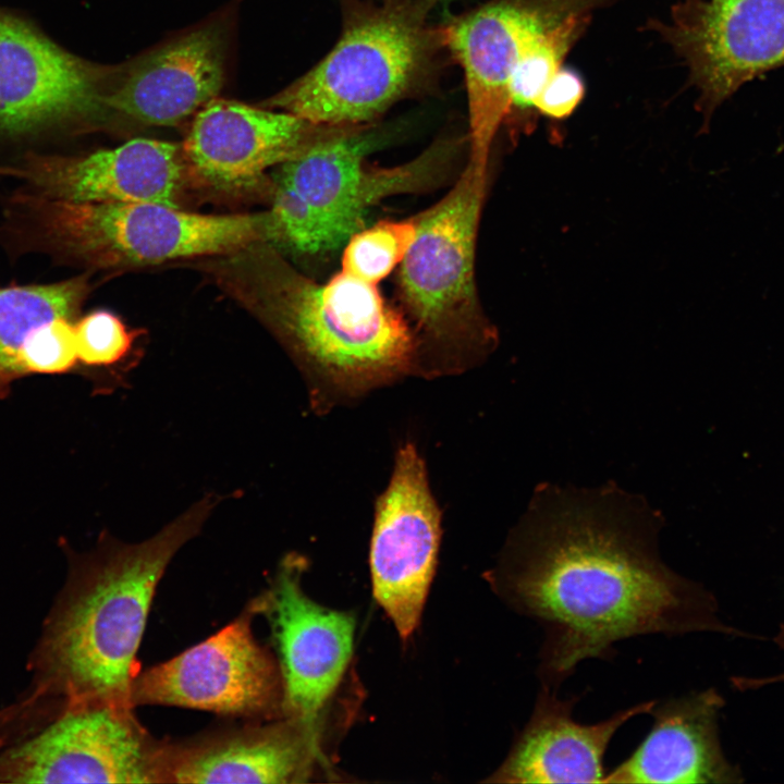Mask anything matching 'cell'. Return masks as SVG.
<instances>
[{"mask_svg": "<svg viewBox=\"0 0 784 784\" xmlns=\"http://www.w3.org/2000/svg\"><path fill=\"white\" fill-rule=\"evenodd\" d=\"M536 505L488 580L542 626V687L558 690L579 662L608 660L616 641L634 636L751 637L721 620L703 585L661 561L652 522L617 498L548 495Z\"/></svg>", "mask_w": 784, "mask_h": 784, "instance_id": "1", "label": "cell"}, {"mask_svg": "<svg viewBox=\"0 0 784 784\" xmlns=\"http://www.w3.org/2000/svg\"><path fill=\"white\" fill-rule=\"evenodd\" d=\"M221 500L203 497L140 542L105 531L91 550H69L65 584L30 654L32 685L0 710L11 731L27 734L66 707L85 702L132 707L136 654L159 581Z\"/></svg>", "mask_w": 784, "mask_h": 784, "instance_id": "2", "label": "cell"}, {"mask_svg": "<svg viewBox=\"0 0 784 784\" xmlns=\"http://www.w3.org/2000/svg\"><path fill=\"white\" fill-rule=\"evenodd\" d=\"M275 287V326L313 408L323 412L415 375L409 322L377 285L341 270L324 283L284 270Z\"/></svg>", "mask_w": 784, "mask_h": 784, "instance_id": "3", "label": "cell"}, {"mask_svg": "<svg viewBox=\"0 0 784 784\" xmlns=\"http://www.w3.org/2000/svg\"><path fill=\"white\" fill-rule=\"evenodd\" d=\"M380 139L364 124L332 126L280 164L268 210L271 243L299 256L333 254L380 201L438 187L456 168L455 139L437 140L400 166H369Z\"/></svg>", "mask_w": 784, "mask_h": 784, "instance_id": "4", "label": "cell"}, {"mask_svg": "<svg viewBox=\"0 0 784 784\" xmlns=\"http://www.w3.org/2000/svg\"><path fill=\"white\" fill-rule=\"evenodd\" d=\"M488 166L470 160L452 188L416 219V237L401 262V311L416 341V373L457 375L497 343L476 285V243Z\"/></svg>", "mask_w": 784, "mask_h": 784, "instance_id": "5", "label": "cell"}, {"mask_svg": "<svg viewBox=\"0 0 784 784\" xmlns=\"http://www.w3.org/2000/svg\"><path fill=\"white\" fill-rule=\"evenodd\" d=\"M33 203L51 244L100 266L229 254L271 241L268 211L217 216L160 203H74L42 196Z\"/></svg>", "mask_w": 784, "mask_h": 784, "instance_id": "6", "label": "cell"}, {"mask_svg": "<svg viewBox=\"0 0 784 784\" xmlns=\"http://www.w3.org/2000/svg\"><path fill=\"white\" fill-rule=\"evenodd\" d=\"M427 47V32L413 19L373 13L351 24L322 61L266 106L314 124H365L409 87Z\"/></svg>", "mask_w": 784, "mask_h": 784, "instance_id": "7", "label": "cell"}, {"mask_svg": "<svg viewBox=\"0 0 784 784\" xmlns=\"http://www.w3.org/2000/svg\"><path fill=\"white\" fill-rule=\"evenodd\" d=\"M133 710L108 702L66 707L0 752V783H162L164 740Z\"/></svg>", "mask_w": 784, "mask_h": 784, "instance_id": "8", "label": "cell"}, {"mask_svg": "<svg viewBox=\"0 0 784 784\" xmlns=\"http://www.w3.org/2000/svg\"><path fill=\"white\" fill-rule=\"evenodd\" d=\"M249 601L228 625L180 654L135 676L137 706H172L249 720L283 716V683L274 654L253 632Z\"/></svg>", "mask_w": 784, "mask_h": 784, "instance_id": "9", "label": "cell"}, {"mask_svg": "<svg viewBox=\"0 0 784 784\" xmlns=\"http://www.w3.org/2000/svg\"><path fill=\"white\" fill-rule=\"evenodd\" d=\"M306 563L284 556L269 586L252 599L271 632L283 683V716L301 723L320 744L323 710L340 684L354 648L355 620L326 608L302 587Z\"/></svg>", "mask_w": 784, "mask_h": 784, "instance_id": "10", "label": "cell"}, {"mask_svg": "<svg viewBox=\"0 0 784 784\" xmlns=\"http://www.w3.org/2000/svg\"><path fill=\"white\" fill-rule=\"evenodd\" d=\"M657 27L685 61L707 121L745 83L784 65V0H679Z\"/></svg>", "mask_w": 784, "mask_h": 784, "instance_id": "11", "label": "cell"}, {"mask_svg": "<svg viewBox=\"0 0 784 784\" xmlns=\"http://www.w3.org/2000/svg\"><path fill=\"white\" fill-rule=\"evenodd\" d=\"M441 539V513L424 460L400 446L389 485L376 501L369 549L372 593L401 639L417 628Z\"/></svg>", "mask_w": 784, "mask_h": 784, "instance_id": "12", "label": "cell"}, {"mask_svg": "<svg viewBox=\"0 0 784 784\" xmlns=\"http://www.w3.org/2000/svg\"><path fill=\"white\" fill-rule=\"evenodd\" d=\"M562 17L550 0H506L445 29L444 40L465 73L468 160L489 166L491 145L512 107L510 87L517 61L535 36Z\"/></svg>", "mask_w": 784, "mask_h": 784, "instance_id": "13", "label": "cell"}, {"mask_svg": "<svg viewBox=\"0 0 784 784\" xmlns=\"http://www.w3.org/2000/svg\"><path fill=\"white\" fill-rule=\"evenodd\" d=\"M101 71L0 11V128L25 134L106 105ZM107 106V105H106Z\"/></svg>", "mask_w": 784, "mask_h": 784, "instance_id": "14", "label": "cell"}, {"mask_svg": "<svg viewBox=\"0 0 784 784\" xmlns=\"http://www.w3.org/2000/svg\"><path fill=\"white\" fill-rule=\"evenodd\" d=\"M323 760L320 744L297 721L249 720L164 740L162 783H302Z\"/></svg>", "mask_w": 784, "mask_h": 784, "instance_id": "15", "label": "cell"}, {"mask_svg": "<svg viewBox=\"0 0 784 784\" xmlns=\"http://www.w3.org/2000/svg\"><path fill=\"white\" fill-rule=\"evenodd\" d=\"M330 127L285 111L215 98L196 113L182 150L208 185L240 191L252 187L270 167L292 159Z\"/></svg>", "mask_w": 784, "mask_h": 784, "instance_id": "16", "label": "cell"}, {"mask_svg": "<svg viewBox=\"0 0 784 784\" xmlns=\"http://www.w3.org/2000/svg\"><path fill=\"white\" fill-rule=\"evenodd\" d=\"M723 696L715 688L652 708L651 730L603 783L733 784L745 781L725 756L719 734Z\"/></svg>", "mask_w": 784, "mask_h": 784, "instance_id": "17", "label": "cell"}, {"mask_svg": "<svg viewBox=\"0 0 784 784\" xmlns=\"http://www.w3.org/2000/svg\"><path fill=\"white\" fill-rule=\"evenodd\" d=\"M577 697L561 699L542 687L531 715L516 735L489 783H603V757L616 731L634 716L650 713L657 700L637 703L595 724L572 718Z\"/></svg>", "mask_w": 784, "mask_h": 784, "instance_id": "18", "label": "cell"}, {"mask_svg": "<svg viewBox=\"0 0 784 784\" xmlns=\"http://www.w3.org/2000/svg\"><path fill=\"white\" fill-rule=\"evenodd\" d=\"M225 63L223 28L198 27L135 63L106 105L148 125H175L217 98Z\"/></svg>", "mask_w": 784, "mask_h": 784, "instance_id": "19", "label": "cell"}, {"mask_svg": "<svg viewBox=\"0 0 784 784\" xmlns=\"http://www.w3.org/2000/svg\"><path fill=\"white\" fill-rule=\"evenodd\" d=\"M182 157L175 144L134 138L84 157L42 160L28 166L22 175L51 199L176 206L183 183Z\"/></svg>", "mask_w": 784, "mask_h": 784, "instance_id": "20", "label": "cell"}, {"mask_svg": "<svg viewBox=\"0 0 784 784\" xmlns=\"http://www.w3.org/2000/svg\"><path fill=\"white\" fill-rule=\"evenodd\" d=\"M86 292L81 278L0 289V394L23 376L20 352L27 336L57 318L72 319Z\"/></svg>", "mask_w": 784, "mask_h": 784, "instance_id": "21", "label": "cell"}, {"mask_svg": "<svg viewBox=\"0 0 784 784\" xmlns=\"http://www.w3.org/2000/svg\"><path fill=\"white\" fill-rule=\"evenodd\" d=\"M587 15L569 13L549 25L523 50L511 81L512 107H532L549 81L561 69V63L586 25Z\"/></svg>", "mask_w": 784, "mask_h": 784, "instance_id": "22", "label": "cell"}, {"mask_svg": "<svg viewBox=\"0 0 784 784\" xmlns=\"http://www.w3.org/2000/svg\"><path fill=\"white\" fill-rule=\"evenodd\" d=\"M416 233L415 218L382 220L364 226L342 247L341 271L377 285L401 265Z\"/></svg>", "mask_w": 784, "mask_h": 784, "instance_id": "23", "label": "cell"}, {"mask_svg": "<svg viewBox=\"0 0 784 784\" xmlns=\"http://www.w3.org/2000/svg\"><path fill=\"white\" fill-rule=\"evenodd\" d=\"M78 360L87 366H121L130 356L138 331L130 330L108 310H96L75 324Z\"/></svg>", "mask_w": 784, "mask_h": 784, "instance_id": "24", "label": "cell"}, {"mask_svg": "<svg viewBox=\"0 0 784 784\" xmlns=\"http://www.w3.org/2000/svg\"><path fill=\"white\" fill-rule=\"evenodd\" d=\"M77 360L75 324L68 318H57L37 328L20 352L23 375L66 372Z\"/></svg>", "mask_w": 784, "mask_h": 784, "instance_id": "25", "label": "cell"}, {"mask_svg": "<svg viewBox=\"0 0 784 784\" xmlns=\"http://www.w3.org/2000/svg\"><path fill=\"white\" fill-rule=\"evenodd\" d=\"M584 93L581 78L571 70L560 69L534 100L532 107L548 117L563 119L576 109Z\"/></svg>", "mask_w": 784, "mask_h": 784, "instance_id": "26", "label": "cell"}, {"mask_svg": "<svg viewBox=\"0 0 784 784\" xmlns=\"http://www.w3.org/2000/svg\"><path fill=\"white\" fill-rule=\"evenodd\" d=\"M600 1H602V0H600Z\"/></svg>", "mask_w": 784, "mask_h": 784, "instance_id": "27", "label": "cell"}]
</instances>
